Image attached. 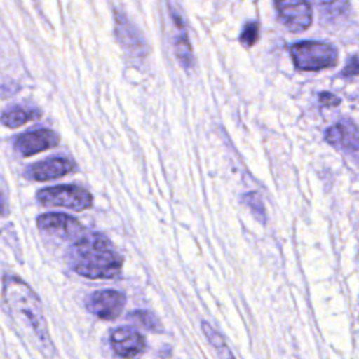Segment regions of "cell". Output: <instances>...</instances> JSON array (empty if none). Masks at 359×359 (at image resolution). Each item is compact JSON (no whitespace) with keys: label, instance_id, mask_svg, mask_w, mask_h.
<instances>
[{"label":"cell","instance_id":"14","mask_svg":"<svg viewBox=\"0 0 359 359\" xmlns=\"http://www.w3.org/2000/svg\"><path fill=\"white\" fill-rule=\"evenodd\" d=\"M41 116L39 109L31 108L27 105H11L3 111L0 116V122L7 128H18L24 123L38 119Z\"/></svg>","mask_w":359,"mask_h":359},{"label":"cell","instance_id":"21","mask_svg":"<svg viewBox=\"0 0 359 359\" xmlns=\"http://www.w3.org/2000/svg\"><path fill=\"white\" fill-rule=\"evenodd\" d=\"M320 102L321 105H325V107H335L339 104V98L331 93H321Z\"/></svg>","mask_w":359,"mask_h":359},{"label":"cell","instance_id":"7","mask_svg":"<svg viewBox=\"0 0 359 359\" xmlns=\"http://www.w3.org/2000/svg\"><path fill=\"white\" fill-rule=\"evenodd\" d=\"M59 143V136L50 129H34L20 135L14 142V149L22 157H29L43 150L52 149Z\"/></svg>","mask_w":359,"mask_h":359},{"label":"cell","instance_id":"4","mask_svg":"<svg viewBox=\"0 0 359 359\" xmlns=\"http://www.w3.org/2000/svg\"><path fill=\"white\" fill-rule=\"evenodd\" d=\"M43 206H59L72 210H86L93 205V195L79 185H55L43 188L36 194Z\"/></svg>","mask_w":359,"mask_h":359},{"label":"cell","instance_id":"13","mask_svg":"<svg viewBox=\"0 0 359 359\" xmlns=\"http://www.w3.org/2000/svg\"><path fill=\"white\" fill-rule=\"evenodd\" d=\"M171 15H172V20H174L177 31H178L175 35V39H174V50H175L177 59L185 69H189L194 65V56H192V48H191V43L188 39L187 28L184 25L181 15L177 11L171 10Z\"/></svg>","mask_w":359,"mask_h":359},{"label":"cell","instance_id":"17","mask_svg":"<svg viewBox=\"0 0 359 359\" xmlns=\"http://www.w3.org/2000/svg\"><path fill=\"white\" fill-rule=\"evenodd\" d=\"M323 15L337 17L344 14L349 7V0H316Z\"/></svg>","mask_w":359,"mask_h":359},{"label":"cell","instance_id":"5","mask_svg":"<svg viewBox=\"0 0 359 359\" xmlns=\"http://www.w3.org/2000/svg\"><path fill=\"white\" fill-rule=\"evenodd\" d=\"M275 7L287 29L300 32L311 25L313 8L310 0H275Z\"/></svg>","mask_w":359,"mask_h":359},{"label":"cell","instance_id":"16","mask_svg":"<svg viewBox=\"0 0 359 359\" xmlns=\"http://www.w3.org/2000/svg\"><path fill=\"white\" fill-rule=\"evenodd\" d=\"M202 330H203L208 341L212 344V346L215 348V351L217 352L219 356H222V358H233V353L229 351L223 337L216 330H213L206 321L202 323Z\"/></svg>","mask_w":359,"mask_h":359},{"label":"cell","instance_id":"20","mask_svg":"<svg viewBox=\"0 0 359 359\" xmlns=\"http://www.w3.org/2000/svg\"><path fill=\"white\" fill-rule=\"evenodd\" d=\"M358 74V56L353 55L351 57V60L348 62V65L345 66V69L342 70V76L344 77H353Z\"/></svg>","mask_w":359,"mask_h":359},{"label":"cell","instance_id":"2","mask_svg":"<svg viewBox=\"0 0 359 359\" xmlns=\"http://www.w3.org/2000/svg\"><path fill=\"white\" fill-rule=\"evenodd\" d=\"M3 300L17 324L46 346L49 344L46 321L43 318L39 300L31 287L20 278L6 275L3 280Z\"/></svg>","mask_w":359,"mask_h":359},{"label":"cell","instance_id":"19","mask_svg":"<svg viewBox=\"0 0 359 359\" xmlns=\"http://www.w3.org/2000/svg\"><path fill=\"white\" fill-rule=\"evenodd\" d=\"M259 36V27L255 21H250L244 25L243 32L240 35V41L244 46H252Z\"/></svg>","mask_w":359,"mask_h":359},{"label":"cell","instance_id":"22","mask_svg":"<svg viewBox=\"0 0 359 359\" xmlns=\"http://www.w3.org/2000/svg\"><path fill=\"white\" fill-rule=\"evenodd\" d=\"M6 209H7V206H6V196H4V194H3V191L0 188V216L4 215Z\"/></svg>","mask_w":359,"mask_h":359},{"label":"cell","instance_id":"6","mask_svg":"<svg viewBox=\"0 0 359 359\" xmlns=\"http://www.w3.org/2000/svg\"><path fill=\"white\" fill-rule=\"evenodd\" d=\"M126 297L118 290H97L86 302L87 310L100 320H115L123 310Z\"/></svg>","mask_w":359,"mask_h":359},{"label":"cell","instance_id":"18","mask_svg":"<svg viewBox=\"0 0 359 359\" xmlns=\"http://www.w3.org/2000/svg\"><path fill=\"white\" fill-rule=\"evenodd\" d=\"M244 203L250 208V210L254 213V216L261 222L265 223L266 222V216H265V209L262 205V201L259 198V195L257 192H247L243 196Z\"/></svg>","mask_w":359,"mask_h":359},{"label":"cell","instance_id":"3","mask_svg":"<svg viewBox=\"0 0 359 359\" xmlns=\"http://www.w3.org/2000/svg\"><path fill=\"white\" fill-rule=\"evenodd\" d=\"M290 56L296 69L314 72L332 67L338 62V50L327 42L302 41L290 46Z\"/></svg>","mask_w":359,"mask_h":359},{"label":"cell","instance_id":"12","mask_svg":"<svg viewBox=\"0 0 359 359\" xmlns=\"http://www.w3.org/2000/svg\"><path fill=\"white\" fill-rule=\"evenodd\" d=\"M115 34L119 43L132 53H143L144 43L136 31V28L130 24L122 13H115Z\"/></svg>","mask_w":359,"mask_h":359},{"label":"cell","instance_id":"15","mask_svg":"<svg viewBox=\"0 0 359 359\" xmlns=\"http://www.w3.org/2000/svg\"><path fill=\"white\" fill-rule=\"evenodd\" d=\"M128 320L139 324L140 327L149 330V331H161V323L160 320L146 310H135L128 314Z\"/></svg>","mask_w":359,"mask_h":359},{"label":"cell","instance_id":"11","mask_svg":"<svg viewBox=\"0 0 359 359\" xmlns=\"http://www.w3.org/2000/svg\"><path fill=\"white\" fill-rule=\"evenodd\" d=\"M72 170H73V163L69 158L53 157V158H48V160L32 164L28 168L27 175L36 181H48V180L60 178L69 174Z\"/></svg>","mask_w":359,"mask_h":359},{"label":"cell","instance_id":"9","mask_svg":"<svg viewBox=\"0 0 359 359\" xmlns=\"http://www.w3.org/2000/svg\"><path fill=\"white\" fill-rule=\"evenodd\" d=\"M111 345L115 355L122 358H135L146 349L144 338L133 328H116L111 334Z\"/></svg>","mask_w":359,"mask_h":359},{"label":"cell","instance_id":"8","mask_svg":"<svg viewBox=\"0 0 359 359\" xmlns=\"http://www.w3.org/2000/svg\"><path fill=\"white\" fill-rule=\"evenodd\" d=\"M36 224L41 230L53 231V233L62 236L63 238H70L73 241L76 238H79L86 231L77 219H74L73 216L65 215V213L41 215L36 219Z\"/></svg>","mask_w":359,"mask_h":359},{"label":"cell","instance_id":"1","mask_svg":"<svg viewBox=\"0 0 359 359\" xmlns=\"http://www.w3.org/2000/svg\"><path fill=\"white\" fill-rule=\"evenodd\" d=\"M73 269L88 279H111L122 269V255L100 233H83L73 241L69 252Z\"/></svg>","mask_w":359,"mask_h":359},{"label":"cell","instance_id":"10","mask_svg":"<svg viewBox=\"0 0 359 359\" xmlns=\"http://www.w3.org/2000/svg\"><path fill=\"white\" fill-rule=\"evenodd\" d=\"M325 140L330 144L353 156L358 153V129L351 121L339 122L328 128L325 132Z\"/></svg>","mask_w":359,"mask_h":359}]
</instances>
